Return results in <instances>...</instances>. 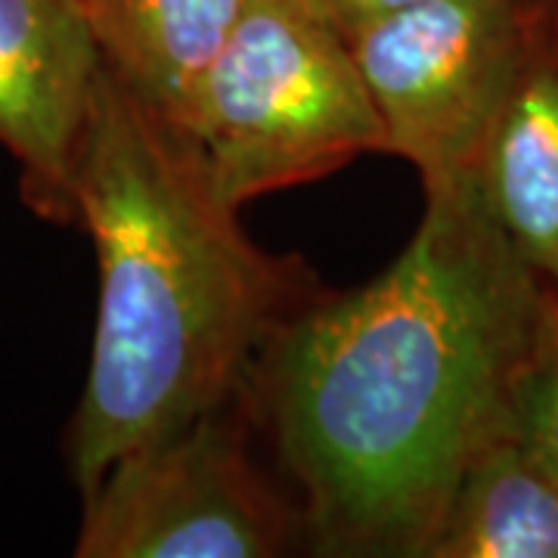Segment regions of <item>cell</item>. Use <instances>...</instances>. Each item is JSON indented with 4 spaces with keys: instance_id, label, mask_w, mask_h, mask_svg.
Here are the masks:
<instances>
[{
    "instance_id": "7",
    "label": "cell",
    "mask_w": 558,
    "mask_h": 558,
    "mask_svg": "<svg viewBox=\"0 0 558 558\" xmlns=\"http://www.w3.org/2000/svg\"><path fill=\"white\" fill-rule=\"evenodd\" d=\"M475 190L509 248L558 286V7L494 121Z\"/></svg>"
},
{
    "instance_id": "10",
    "label": "cell",
    "mask_w": 558,
    "mask_h": 558,
    "mask_svg": "<svg viewBox=\"0 0 558 558\" xmlns=\"http://www.w3.org/2000/svg\"><path fill=\"white\" fill-rule=\"evenodd\" d=\"M512 432L558 481V286L512 391Z\"/></svg>"
},
{
    "instance_id": "4",
    "label": "cell",
    "mask_w": 558,
    "mask_h": 558,
    "mask_svg": "<svg viewBox=\"0 0 558 558\" xmlns=\"http://www.w3.org/2000/svg\"><path fill=\"white\" fill-rule=\"evenodd\" d=\"M558 0H422L354 32L388 153L425 196L475 186L502 102Z\"/></svg>"
},
{
    "instance_id": "9",
    "label": "cell",
    "mask_w": 558,
    "mask_h": 558,
    "mask_svg": "<svg viewBox=\"0 0 558 558\" xmlns=\"http://www.w3.org/2000/svg\"><path fill=\"white\" fill-rule=\"evenodd\" d=\"M425 558H558V481L512 428L465 465Z\"/></svg>"
},
{
    "instance_id": "6",
    "label": "cell",
    "mask_w": 558,
    "mask_h": 558,
    "mask_svg": "<svg viewBox=\"0 0 558 558\" xmlns=\"http://www.w3.org/2000/svg\"><path fill=\"white\" fill-rule=\"evenodd\" d=\"M102 72L84 0H0V146L20 165L22 199L75 223L72 178Z\"/></svg>"
},
{
    "instance_id": "3",
    "label": "cell",
    "mask_w": 558,
    "mask_h": 558,
    "mask_svg": "<svg viewBox=\"0 0 558 558\" xmlns=\"http://www.w3.org/2000/svg\"><path fill=\"white\" fill-rule=\"evenodd\" d=\"M183 131L233 208L388 153L351 44L307 0L245 7Z\"/></svg>"
},
{
    "instance_id": "2",
    "label": "cell",
    "mask_w": 558,
    "mask_h": 558,
    "mask_svg": "<svg viewBox=\"0 0 558 558\" xmlns=\"http://www.w3.org/2000/svg\"><path fill=\"white\" fill-rule=\"evenodd\" d=\"M97 252L90 366L65 435L90 494L124 453L242 398L264 351L311 304L299 260L242 233L186 131L102 62L72 178Z\"/></svg>"
},
{
    "instance_id": "11",
    "label": "cell",
    "mask_w": 558,
    "mask_h": 558,
    "mask_svg": "<svg viewBox=\"0 0 558 558\" xmlns=\"http://www.w3.org/2000/svg\"><path fill=\"white\" fill-rule=\"evenodd\" d=\"M422 0H311L323 20H329L344 38L366 28L369 22L385 20L391 13H400L407 7H416Z\"/></svg>"
},
{
    "instance_id": "8",
    "label": "cell",
    "mask_w": 558,
    "mask_h": 558,
    "mask_svg": "<svg viewBox=\"0 0 558 558\" xmlns=\"http://www.w3.org/2000/svg\"><path fill=\"white\" fill-rule=\"evenodd\" d=\"M102 62L186 128L199 84L252 0H84Z\"/></svg>"
},
{
    "instance_id": "12",
    "label": "cell",
    "mask_w": 558,
    "mask_h": 558,
    "mask_svg": "<svg viewBox=\"0 0 558 558\" xmlns=\"http://www.w3.org/2000/svg\"><path fill=\"white\" fill-rule=\"evenodd\" d=\"M307 3H311V0H307Z\"/></svg>"
},
{
    "instance_id": "5",
    "label": "cell",
    "mask_w": 558,
    "mask_h": 558,
    "mask_svg": "<svg viewBox=\"0 0 558 558\" xmlns=\"http://www.w3.org/2000/svg\"><path fill=\"white\" fill-rule=\"evenodd\" d=\"M248 391L124 457L84 494L78 558H274L304 534L248 447Z\"/></svg>"
},
{
    "instance_id": "1",
    "label": "cell",
    "mask_w": 558,
    "mask_h": 558,
    "mask_svg": "<svg viewBox=\"0 0 558 558\" xmlns=\"http://www.w3.org/2000/svg\"><path fill=\"white\" fill-rule=\"evenodd\" d=\"M549 292L462 186L425 196L381 277L282 326L248 395L323 556L425 558L465 465L512 428Z\"/></svg>"
}]
</instances>
